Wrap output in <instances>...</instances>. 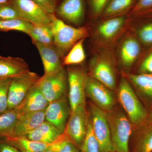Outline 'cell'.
<instances>
[{"instance_id":"5b68a950","label":"cell","mask_w":152,"mask_h":152,"mask_svg":"<svg viewBox=\"0 0 152 152\" xmlns=\"http://www.w3.org/2000/svg\"><path fill=\"white\" fill-rule=\"evenodd\" d=\"M67 74L64 68L53 73L44 75L36 83L49 102L60 99L66 94Z\"/></svg>"},{"instance_id":"9a60e30c","label":"cell","mask_w":152,"mask_h":152,"mask_svg":"<svg viewBox=\"0 0 152 152\" xmlns=\"http://www.w3.org/2000/svg\"><path fill=\"white\" fill-rule=\"evenodd\" d=\"M56 11L66 20L80 25L84 18V0H63Z\"/></svg>"},{"instance_id":"5bb4252c","label":"cell","mask_w":152,"mask_h":152,"mask_svg":"<svg viewBox=\"0 0 152 152\" xmlns=\"http://www.w3.org/2000/svg\"><path fill=\"white\" fill-rule=\"evenodd\" d=\"M46 109L20 115L12 137H26L45 121Z\"/></svg>"},{"instance_id":"b9f144b4","label":"cell","mask_w":152,"mask_h":152,"mask_svg":"<svg viewBox=\"0 0 152 152\" xmlns=\"http://www.w3.org/2000/svg\"><path fill=\"white\" fill-rule=\"evenodd\" d=\"M110 152H116L114 151H111Z\"/></svg>"},{"instance_id":"ffe728a7","label":"cell","mask_w":152,"mask_h":152,"mask_svg":"<svg viewBox=\"0 0 152 152\" xmlns=\"http://www.w3.org/2000/svg\"><path fill=\"white\" fill-rule=\"evenodd\" d=\"M127 77L140 96L152 104V74H128Z\"/></svg>"},{"instance_id":"277c9868","label":"cell","mask_w":152,"mask_h":152,"mask_svg":"<svg viewBox=\"0 0 152 152\" xmlns=\"http://www.w3.org/2000/svg\"><path fill=\"white\" fill-rule=\"evenodd\" d=\"M88 113L94 132L99 145L100 152L113 151L110 132L106 112L99 108L91 102Z\"/></svg>"},{"instance_id":"ee69618b","label":"cell","mask_w":152,"mask_h":152,"mask_svg":"<svg viewBox=\"0 0 152 152\" xmlns=\"http://www.w3.org/2000/svg\"></svg>"},{"instance_id":"ab89813d","label":"cell","mask_w":152,"mask_h":152,"mask_svg":"<svg viewBox=\"0 0 152 152\" xmlns=\"http://www.w3.org/2000/svg\"><path fill=\"white\" fill-rule=\"evenodd\" d=\"M147 124H152V110L151 113L148 114L147 121Z\"/></svg>"},{"instance_id":"30bf717a","label":"cell","mask_w":152,"mask_h":152,"mask_svg":"<svg viewBox=\"0 0 152 152\" xmlns=\"http://www.w3.org/2000/svg\"><path fill=\"white\" fill-rule=\"evenodd\" d=\"M22 20L32 24L50 25L52 14H49L33 0H10Z\"/></svg>"},{"instance_id":"d590c367","label":"cell","mask_w":152,"mask_h":152,"mask_svg":"<svg viewBox=\"0 0 152 152\" xmlns=\"http://www.w3.org/2000/svg\"><path fill=\"white\" fill-rule=\"evenodd\" d=\"M139 71L140 73L152 74V51L142 62Z\"/></svg>"},{"instance_id":"f35d334b","label":"cell","mask_w":152,"mask_h":152,"mask_svg":"<svg viewBox=\"0 0 152 152\" xmlns=\"http://www.w3.org/2000/svg\"><path fill=\"white\" fill-rule=\"evenodd\" d=\"M0 152H20L16 148L6 141L4 139H0Z\"/></svg>"},{"instance_id":"836d02e7","label":"cell","mask_w":152,"mask_h":152,"mask_svg":"<svg viewBox=\"0 0 152 152\" xmlns=\"http://www.w3.org/2000/svg\"><path fill=\"white\" fill-rule=\"evenodd\" d=\"M152 11V0H138L133 8L132 13L137 15Z\"/></svg>"},{"instance_id":"8992f818","label":"cell","mask_w":152,"mask_h":152,"mask_svg":"<svg viewBox=\"0 0 152 152\" xmlns=\"http://www.w3.org/2000/svg\"><path fill=\"white\" fill-rule=\"evenodd\" d=\"M88 122L86 104L71 111L64 133L80 150L86 134Z\"/></svg>"},{"instance_id":"6da1fadb","label":"cell","mask_w":152,"mask_h":152,"mask_svg":"<svg viewBox=\"0 0 152 152\" xmlns=\"http://www.w3.org/2000/svg\"><path fill=\"white\" fill-rule=\"evenodd\" d=\"M117 96L133 127H140L147 123L148 113L126 78L121 79Z\"/></svg>"},{"instance_id":"1f68e13d","label":"cell","mask_w":152,"mask_h":152,"mask_svg":"<svg viewBox=\"0 0 152 152\" xmlns=\"http://www.w3.org/2000/svg\"><path fill=\"white\" fill-rule=\"evenodd\" d=\"M139 40L146 45H152V21L141 26L137 31Z\"/></svg>"},{"instance_id":"60d3db41","label":"cell","mask_w":152,"mask_h":152,"mask_svg":"<svg viewBox=\"0 0 152 152\" xmlns=\"http://www.w3.org/2000/svg\"><path fill=\"white\" fill-rule=\"evenodd\" d=\"M10 0H0V4L8 2Z\"/></svg>"},{"instance_id":"9c48e42d","label":"cell","mask_w":152,"mask_h":152,"mask_svg":"<svg viewBox=\"0 0 152 152\" xmlns=\"http://www.w3.org/2000/svg\"><path fill=\"white\" fill-rule=\"evenodd\" d=\"M67 74L69 85L68 97L72 111L86 104V86L88 75L79 68H70Z\"/></svg>"},{"instance_id":"83f0119b","label":"cell","mask_w":152,"mask_h":152,"mask_svg":"<svg viewBox=\"0 0 152 152\" xmlns=\"http://www.w3.org/2000/svg\"><path fill=\"white\" fill-rule=\"evenodd\" d=\"M32 24L20 19L0 20V31H18L28 35Z\"/></svg>"},{"instance_id":"8fae6325","label":"cell","mask_w":152,"mask_h":152,"mask_svg":"<svg viewBox=\"0 0 152 152\" xmlns=\"http://www.w3.org/2000/svg\"><path fill=\"white\" fill-rule=\"evenodd\" d=\"M71 112L69 99L66 94L49 104L46 109L45 121L54 125L63 134Z\"/></svg>"},{"instance_id":"e575fe53","label":"cell","mask_w":152,"mask_h":152,"mask_svg":"<svg viewBox=\"0 0 152 152\" xmlns=\"http://www.w3.org/2000/svg\"><path fill=\"white\" fill-rule=\"evenodd\" d=\"M49 14H54L56 10V0H33Z\"/></svg>"},{"instance_id":"ba28073f","label":"cell","mask_w":152,"mask_h":152,"mask_svg":"<svg viewBox=\"0 0 152 152\" xmlns=\"http://www.w3.org/2000/svg\"><path fill=\"white\" fill-rule=\"evenodd\" d=\"M105 85L88 76L86 82V94L92 103L105 112L111 110L115 107V95Z\"/></svg>"},{"instance_id":"d6986e66","label":"cell","mask_w":152,"mask_h":152,"mask_svg":"<svg viewBox=\"0 0 152 152\" xmlns=\"http://www.w3.org/2000/svg\"><path fill=\"white\" fill-rule=\"evenodd\" d=\"M142 129H138L137 132L132 133L130 139V152H152V124H148Z\"/></svg>"},{"instance_id":"e0dca14e","label":"cell","mask_w":152,"mask_h":152,"mask_svg":"<svg viewBox=\"0 0 152 152\" xmlns=\"http://www.w3.org/2000/svg\"><path fill=\"white\" fill-rule=\"evenodd\" d=\"M29 71L27 63L21 58L0 55V80L13 79Z\"/></svg>"},{"instance_id":"44dd1931","label":"cell","mask_w":152,"mask_h":152,"mask_svg":"<svg viewBox=\"0 0 152 152\" xmlns=\"http://www.w3.org/2000/svg\"><path fill=\"white\" fill-rule=\"evenodd\" d=\"M141 51L139 41L130 38L123 43L121 50V58L123 64L129 67L132 65L138 57Z\"/></svg>"},{"instance_id":"ac0fdd59","label":"cell","mask_w":152,"mask_h":152,"mask_svg":"<svg viewBox=\"0 0 152 152\" xmlns=\"http://www.w3.org/2000/svg\"><path fill=\"white\" fill-rule=\"evenodd\" d=\"M62 134L54 125L45 121L26 137L32 140L50 145L57 141Z\"/></svg>"},{"instance_id":"cb8c5ba5","label":"cell","mask_w":152,"mask_h":152,"mask_svg":"<svg viewBox=\"0 0 152 152\" xmlns=\"http://www.w3.org/2000/svg\"><path fill=\"white\" fill-rule=\"evenodd\" d=\"M125 21L124 16L114 17L105 21L98 28L99 34L104 39H111L118 32Z\"/></svg>"},{"instance_id":"7bdbcfd3","label":"cell","mask_w":152,"mask_h":152,"mask_svg":"<svg viewBox=\"0 0 152 152\" xmlns=\"http://www.w3.org/2000/svg\"><path fill=\"white\" fill-rule=\"evenodd\" d=\"M1 80H0V81H1Z\"/></svg>"},{"instance_id":"4316f807","label":"cell","mask_w":152,"mask_h":152,"mask_svg":"<svg viewBox=\"0 0 152 152\" xmlns=\"http://www.w3.org/2000/svg\"><path fill=\"white\" fill-rule=\"evenodd\" d=\"M85 39L76 43L66 55L63 64L72 65L81 64L86 59V55L83 47Z\"/></svg>"},{"instance_id":"7a4b0ae2","label":"cell","mask_w":152,"mask_h":152,"mask_svg":"<svg viewBox=\"0 0 152 152\" xmlns=\"http://www.w3.org/2000/svg\"><path fill=\"white\" fill-rule=\"evenodd\" d=\"M106 113L113 151L130 152L129 145L133 132V126L124 110L115 106Z\"/></svg>"},{"instance_id":"8d00e7d4","label":"cell","mask_w":152,"mask_h":152,"mask_svg":"<svg viewBox=\"0 0 152 152\" xmlns=\"http://www.w3.org/2000/svg\"><path fill=\"white\" fill-rule=\"evenodd\" d=\"M58 152H81L80 151L75 145L66 136Z\"/></svg>"},{"instance_id":"f546056e","label":"cell","mask_w":152,"mask_h":152,"mask_svg":"<svg viewBox=\"0 0 152 152\" xmlns=\"http://www.w3.org/2000/svg\"><path fill=\"white\" fill-rule=\"evenodd\" d=\"M11 79L0 81V115L8 111V91Z\"/></svg>"},{"instance_id":"2e32d148","label":"cell","mask_w":152,"mask_h":152,"mask_svg":"<svg viewBox=\"0 0 152 152\" xmlns=\"http://www.w3.org/2000/svg\"><path fill=\"white\" fill-rule=\"evenodd\" d=\"M50 102L35 84L29 90L26 97L17 108L20 115L42 110L46 109Z\"/></svg>"},{"instance_id":"f1b7e54d","label":"cell","mask_w":152,"mask_h":152,"mask_svg":"<svg viewBox=\"0 0 152 152\" xmlns=\"http://www.w3.org/2000/svg\"><path fill=\"white\" fill-rule=\"evenodd\" d=\"M80 151L81 152H100L99 145L93 131L88 113L86 134Z\"/></svg>"},{"instance_id":"d6a6232c","label":"cell","mask_w":152,"mask_h":152,"mask_svg":"<svg viewBox=\"0 0 152 152\" xmlns=\"http://www.w3.org/2000/svg\"><path fill=\"white\" fill-rule=\"evenodd\" d=\"M110 0H89L91 12L94 16L102 15Z\"/></svg>"},{"instance_id":"d4e9b609","label":"cell","mask_w":152,"mask_h":152,"mask_svg":"<svg viewBox=\"0 0 152 152\" xmlns=\"http://www.w3.org/2000/svg\"><path fill=\"white\" fill-rule=\"evenodd\" d=\"M28 35L33 42L44 45H53V37L50 25L32 24Z\"/></svg>"},{"instance_id":"7402d4cb","label":"cell","mask_w":152,"mask_h":152,"mask_svg":"<svg viewBox=\"0 0 152 152\" xmlns=\"http://www.w3.org/2000/svg\"><path fill=\"white\" fill-rule=\"evenodd\" d=\"M4 140L20 152H42L49 145L32 140L26 137H8Z\"/></svg>"},{"instance_id":"74e56055","label":"cell","mask_w":152,"mask_h":152,"mask_svg":"<svg viewBox=\"0 0 152 152\" xmlns=\"http://www.w3.org/2000/svg\"><path fill=\"white\" fill-rule=\"evenodd\" d=\"M66 137V135L64 133H63L59 138L54 142L49 145L42 152H58Z\"/></svg>"},{"instance_id":"4dcf8cb0","label":"cell","mask_w":152,"mask_h":152,"mask_svg":"<svg viewBox=\"0 0 152 152\" xmlns=\"http://www.w3.org/2000/svg\"><path fill=\"white\" fill-rule=\"evenodd\" d=\"M22 19L18 11L11 2L0 4V20Z\"/></svg>"},{"instance_id":"484cf974","label":"cell","mask_w":152,"mask_h":152,"mask_svg":"<svg viewBox=\"0 0 152 152\" xmlns=\"http://www.w3.org/2000/svg\"><path fill=\"white\" fill-rule=\"evenodd\" d=\"M136 3V0H110L102 15L104 18L115 16L134 7Z\"/></svg>"},{"instance_id":"4fadbf2b","label":"cell","mask_w":152,"mask_h":152,"mask_svg":"<svg viewBox=\"0 0 152 152\" xmlns=\"http://www.w3.org/2000/svg\"><path fill=\"white\" fill-rule=\"evenodd\" d=\"M39 52L44 69V75L56 72L62 69L61 56L54 45H44L34 42Z\"/></svg>"},{"instance_id":"7c38bea8","label":"cell","mask_w":152,"mask_h":152,"mask_svg":"<svg viewBox=\"0 0 152 152\" xmlns=\"http://www.w3.org/2000/svg\"><path fill=\"white\" fill-rule=\"evenodd\" d=\"M90 77L100 82L112 91L117 90L115 69L111 63L104 59L94 61L90 66Z\"/></svg>"},{"instance_id":"52a82bcc","label":"cell","mask_w":152,"mask_h":152,"mask_svg":"<svg viewBox=\"0 0 152 152\" xmlns=\"http://www.w3.org/2000/svg\"><path fill=\"white\" fill-rule=\"evenodd\" d=\"M39 78L37 74L29 71L11 79L8 91V111L20 104Z\"/></svg>"},{"instance_id":"603a6c76","label":"cell","mask_w":152,"mask_h":152,"mask_svg":"<svg viewBox=\"0 0 152 152\" xmlns=\"http://www.w3.org/2000/svg\"><path fill=\"white\" fill-rule=\"evenodd\" d=\"M20 114L17 108L0 115V139L12 137Z\"/></svg>"},{"instance_id":"3957f363","label":"cell","mask_w":152,"mask_h":152,"mask_svg":"<svg viewBox=\"0 0 152 152\" xmlns=\"http://www.w3.org/2000/svg\"><path fill=\"white\" fill-rule=\"evenodd\" d=\"M53 37V43L61 57L65 56L74 45L88 35L86 27L75 28L66 24L52 15L50 24Z\"/></svg>"}]
</instances>
